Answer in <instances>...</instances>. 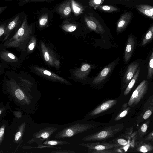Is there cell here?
<instances>
[{
  "label": "cell",
  "mask_w": 153,
  "mask_h": 153,
  "mask_svg": "<svg viewBox=\"0 0 153 153\" xmlns=\"http://www.w3.org/2000/svg\"><path fill=\"white\" fill-rule=\"evenodd\" d=\"M153 38V25L148 30L142 40L141 45L143 46L149 42Z\"/></svg>",
  "instance_id": "19"
},
{
  "label": "cell",
  "mask_w": 153,
  "mask_h": 153,
  "mask_svg": "<svg viewBox=\"0 0 153 153\" xmlns=\"http://www.w3.org/2000/svg\"><path fill=\"white\" fill-rule=\"evenodd\" d=\"M35 45L33 43H31L29 46L28 48L30 50H33L34 48Z\"/></svg>",
  "instance_id": "40"
},
{
  "label": "cell",
  "mask_w": 153,
  "mask_h": 153,
  "mask_svg": "<svg viewBox=\"0 0 153 153\" xmlns=\"http://www.w3.org/2000/svg\"><path fill=\"white\" fill-rule=\"evenodd\" d=\"M97 9L109 13L117 11L119 10L116 7L109 5H101L99 6Z\"/></svg>",
  "instance_id": "21"
},
{
  "label": "cell",
  "mask_w": 153,
  "mask_h": 153,
  "mask_svg": "<svg viewBox=\"0 0 153 153\" xmlns=\"http://www.w3.org/2000/svg\"><path fill=\"white\" fill-rule=\"evenodd\" d=\"M71 9L75 16H79L83 13L85 7L74 0H71Z\"/></svg>",
  "instance_id": "15"
},
{
  "label": "cell",
  "mask_w": 153,
  "mask_h": 153,
  "mask_svg": "<svg viewBox=\"0 0 153 153\" xmlns=\"http://www.w3.org/2000/svg\"><path fill=\"white\" fill-rule=\"evenodd\" d=\"M119 57L105 67L93 80L91 85L93 87H97L103 82L112 72L118 64Z\"/></svg>",
  "instance_id": "4"
},
{
  "label": "cell",
  "mask_w": 153,
  "mask_h": 153,
  "mask_svg": "<svg viewBox=\"0 0 153 153\" xmlns=\"http://www.w3.org/2000/svg\"><path fill=\"white\" fill-rule=\"evenodd\" d=\"M137 6L144 9L148 10L153 13V6L147 4H140Z\"/></svg>",
  "instance_id": "31"
},
{
  "label": "cell",
  "mask_w": 153,
  "mask_h": 153,
  "mask_svg": "<svg viewBox=\"0 0 153 153\" xmlns=\"http://www.w3.org/2000/svg\"><path fill=\"white\" fill-rule=\"evenodd\" d=\"M54 12L53 9L42 8L39 11L36 22L40 28L48 26L52 22Z\"/></svg>",
  "instance_id": "5"
},
{
  "label": "cell",
  "mask_w": 153,
  "mask_h": 153,
  "mask_svg": "<svg viewBox=\"0 0 153 153\" xmlns=\"http://www.w3.org/2000/svg\"><path fill=\"white\" fill-rule=\"evenodd\" d=\"M56 0H30L29 3L50 2Z\"/></svg>",
  "instance_id": "33"
},
{
  "label": "cell",
  "mask_w": 153,
  "mask_h": 153,
  "mask_svg": "<svg viewBox=\"0 0 153 153\" xmlns=\"http://www.w3.org/2000/svg\"><path fill=\"white\" fill-rule=\"evenodd\" d=\"M139 64L137 62H133L131 63L128 67L123 79L124 83L123 88L127 86L130 81L139 67Z\"/></svg>",
  "instance_id": "12"
},
{
  "label": "cell",
  "mask_w": 153,
  "mask_h": 153,
  "mask_svg": "<svg viewBox=\"0 0 153 153\" xmlns=\"http://www.w3.org/2000/svg\"><path fill=\"white\" fill-rule=\"evenodd\" d=\"M52 9L62 18H67L70 16L71 12V0H65L56 4Z\"/></svg>",
  "instance_id": "6"
},
{
  "label": "cell",
  "mask_w": 153,
  "mask_h": 153,
  "mask_svg": "<svg viewBox=\"0 0 153 153\" xmlns=\"http://www.w3.org/2000/svg\"><path fill=\"white\" fill-rule=\"evenodd\" d=\"M116 100H109L101 103L91 111L88 114L90 117L97 116L99 114L109 110L114 106L117 102Z\"/></svg>",
  "instance_id": "10"
},
{
  "label": "cell",
  "mask_w": 153,
  "mask_h": 153,
  "mask_svg": "<svg viewBox=\"0 0 153 153\" xmlns=\"http://www.w3.org/2000/svg\"><path fill=\"white\" fill-rule=\"evenodd\" d=\"M148 109H151L153 111V94L144 105L142 113Z\"/></svg>",
  "instance_id": "22"
},
{
  "label": "cell",
  "mask_w": 153,
  "mask_h": 153,
  "mask_svg": "<svg viewBox=\"0 0 153 153\" xmlns=\"http://www.w3.org/2000/svg\"><path fill=\"white\" fill-rule=\"evenodd\" d=\"M84 20L86 25L90 30L99 34H102L105 32L100 23L92 15L85 16Z\"/></svg>",
  "instance_id": "9"
},
{
  "label": "cell",
  "mask_w": 153,
  "mask_h": 153,
  "mask_svg": "<svg viewBox=\"0 0 153 153\" xmlns=\"http://www.w3.org/2000/svg\"><path fill=\"white\" fill-rule=\"evenodd\" d=\"M137 7V9L144 15L153 19V13L147 10L143 9L140 7Z\"/></svg>",
  "instance_id": "27"
},
{
  "label": "cell",
  "mask_w": 153,
  "mask_h": 153,
  "mask_svg": "<svg viewBox=\"0 0 153 153\" xmlns=\"http://www.w3.org/2000/svg\"><path fill=\"white\" fill-rule=\"evenodd\" d=\"M4 0V1H11L12 0Z\"/></svg>",
  "instance_id": "44"
},
{
  "label": "cell",
  "mask_w": 153,
  "mask_h": 153,
  "mask_svg": "<svg viewBox=\"0 0 153 153\" xmlns=\"http://www.w3.org/2000/svg\"><path fill=\"white\" fill-rule=\"evenodd\" d=\"M49 136V134L47 132H44L42 134L41 137L43 138H47Z\"/></svg>",
  "instance_id": "37"
},
{
  "label": "cell",
  "mask_w": 153,
  "mask_h": 153,
  "mask_svg": "<svg viewBox=\"0 0 153 153\" xmlns=\"http://www.w3.org/2000/svg\"><path fill=\"white\" fill-rule=\"evenodd\" d=\"M30 0H18V4L19 6H22L28 3Z\"/></svg>",
  "instance_id": "34"
},
{
  "label": "cell",
  "mask_w": 153,
  "mask_h": 153,
  "mask_svg": "<svg viewBox=\"0 0 153 153\" xmlns=\"http://www.w3.org/2000/svg\"><path fill=\"white\" fill-rule=\"evenodd\" d=\"M136 149L140 152H149L153 151V145L143 142H138L136 145Z\"/></svg>",
  "instance_id": "14"
},
{
  "label": "cell",
  "mask_w": 153,
  "mask_h": 153,
  "mask_svg": "<svg viewBox=\"0 0 153 153\" xmlns=\"http://www.w3.org/2000/svg\"><path fill=\"white\" fill-rule=\"evenodd\" d=\"M149 123V120L143 123L140 128L138 132V134L140 137H142L146 134Z\"/></svg>",
  "instance_id": "23"
},
{
  "label": "cell",
  "mask_w": 153,
  "mask_h": 153,
  "mask_svg": "<svg viewBox=\"0 0 153 153\" xmlns=\"http://www.w3.org/2000/svg\"><path fill=\"white\" fill-rule=\"evenodd\" d=\"M92 68L93 66L90 64H83L80 67L74 71V79L80 82L85 81Z\"/></svg>",
  "instance_id": "8"
},
{
  "label": "cell",
  "mask_w": 153,
  "mask_h": 153,
  "mask_svg": "<svg viewBox=\"0 0 153 153\" xmlns=\"http://www.w3.org/2000/svg\"><path fill=\"white\" fill-rule=\"evenodd\" d=\"M108 125L105 123L93 121L76 122L66 128L64 131V137H71L77 134Z\"/></svg>",
  "instance_id": "2"
},
{
  "label": "cell",
  "mask_w": 153,
  "mask_h": 153,
  "mask_svg": "<svg viewBox=\"0 0 153 153\" xmlns=\"http://www.w3.org/2000/svg\"><path fill=\"white\" fill-rule=\"evenodd\" d=\"M127 0V1H129V0Z\"/></svg>",
  "instance_id": "46"
},
{
  "label": "cell",
  "mask_w": 153,
  "mask_h": 153,
  "mask_svg": "<svg viewBox=\"0 0 153 153\" xmlns=\"http://www.w3.org/2000/svg\"><path fill=\"white\" fill-rule=\"evenodd\" d=\"M15 94L16 97L19 100H22L24 97L23 92L19 89H17L16 90Z\"/></svg>",
  "instance_id": "29"
},
{
  "label": "cell",
  "mask_w": 153,
  "mask_h": 153,
  "mask_svg": "<svg viewBox=\"0 0 153 153\" xmlns=\"http://www.w3.org/2000/svg\"><path fill=\"white\" fill-rule=\"evenodd\" d=\"M132 15V13L131 11L126 12L122 15L117 23V33H120L125 29L130 22Z\"/></svg>",
  "instance_id": "11"
},
{
  "label": "cell",
  "mask_w": 153,
  "mask_h": 153,
  "mask_svg": "<svg viewBox=\"0 0 153 153\" xmlns=\"http://www.w3.org/2000/svg\"><path fill=\"white\" fill-rule=\"evenodd\" d=\"M62 28L65 31L68 32L75 31L77 29V26L76 24L71 22L67 19H65L61 25Z\"/></svg>",
  "instance_id": "16"
},
{
  "label": "cell",
  "mask_w": 153,
  "mask_h": 153,
  "mask_svg": "<svg viewBox=\"0 0 153 153\" xmlns=\"http://www.w3.org/2000/svg\"><path fill=\"white\" fill-rule=\"evenodd\" d=\"M153 111L151 109H148L143 112L140 116V121H142L148 119L152 115Z\"/></svg>",
  "instance_id": "26"
},
{
  "label": "cell",
  "mask_w": 153,
  "mask_h": 153,
  "mask_svg": "<svg viewBox=\"0 0 153 153\" xmlns=\"http://www.w3.org/2000/svg\"><path fill=\"white\" fill-rule=\"evenodd\" d=\"M127 104L126 103L123 105L120 112L115 118V121H118L120 120L127 114L130 109L129 108L127 107Z\"/></svg>",
  "instance_id": "18"
},
{
  "label": "cell",
  "mask_w": 153,
  "mask_h": 153,
  "mask_svg": "<svg viewBox=\"0 0 153 153\" xmlns=\"http://www.w3.org/2000/svg\"><path fill=\"white\" fill-rule=\"evenodd\" d=\"M9 19L6 20L4 22H2L0 26V36H1L6 31L7 25L9 22Z\"/></svg>",
  "instance_id": "28"
},
{
  "label": "cell",
  "mask_w": 153,
  "mask_h": 153,
  "mask_svg": "<svg viewBox=\"0 0 153 153\" xmlns=\"http://www.w3.org/2000/svg\"><path fill=\"white\" fill-rule=\"evenodd\" d=\"M1 114V110H0V114Z\"/></svg>",
  "instance_id": "45"
},
{
  "label": "cell",
  "mask_w": 153,
  "mask_h": 153,
  "mask_svg": "<svg viewBox=\"0 0 153 153\" xmlns=\"http://www.w3.org/2000/svg\"><path fill=\"white\" fill-rule=\"evenodd\" d=\"M43 73L45 75H48V76H50L51 75V73L48 71V70H44L43 71Z\"/></svg>",
  "instance_id": "42"
},
{
  "label": "cell",
  "mask_w": 153,
  "mask_h": 153,
  "mask_svg": "<svg viewBox=\"0 0 153 153\" xmlns=\"http://www.w3.org/2000/svg\"><path fill=\"white\" fill-rule=\"evenodd\" d=\"M134 45V39L133 36L131 35L128 37L124 51V59L125 63L128 62L130 59Z\"/></svg>",
  "instance_id": "13"
},
{
  "label": "cell",
  "mask_w": 153,
  "mask_h": 153,
  "mask_svg": "<svg viewBox=\"0 0 153 153\" xmlns=\"http://www.w3.org/2000/svg\"><path fill=\"white\" fill-rule=\"evenodd\" d=\"M124 127L123 124L111 125L81 139L84 141L88 142L103 141L114 137L123 129Z\"/></svg>",
  "instance_id": "1"
},
{
  "label": "cell",
  "mask_w": 153,
  "mask_h": 153,
  "mask_svg": "<svg viewBox=\"0 0 153 153\" xmlns=\"http://www.w3.org/2000/svg\"><path fill=\"white\" fill-rule=\"evenodd\" d=\"M8 7L7 6L0 7V14H1Z\"/></svg>",
  "instance_id": "38"
},
{
  "label": "cell",
  "mask_w": 153,
  "mask_h": 153,
  "mask_svg": "<svg viewBox=\"0 0 153 153\" xmlns=\"http://www.w3.org/2000/svg\"><path fill=\"white\" fill-rule=\"evenodd\" d=\"M44 57L45 60L46 61H48L50 59V56L48 53L47 52H45L44 55Z\"/></svg>",
  "instance_id": "35"
},
{
  "label": "cell",
  "mask_w": 153,
  "mask_h": 153,
  "mask_svg": "<svg viewBox=\"0 0 153 153\" xmlns=\"http://www.w3.org/2000/svg\"><path fill=\"white\" fill-rule=\"evenodd\" d=\"M57 142L55 141H50L48 142V144L52 145H56L57 144Z\"/></svg>",
  "instance_id": "39"
},
{
  "label": "cell",
  "mask_w": 153,
  "mask_h": 153,
  "mask_svg": "<svg viewBox=\"0 0 153 153\" xmlns=\"http://www.w3.org/2000/svg\"><path fill=\"white\" fill-rule=\"evenodd\" d=\"M110 143L112 144H116L120 146H126L128 142L125 139L123 138H117L113 139L112 140L110 141Z\"/></svg>",
  "instance_id": "24"
},
{
  "label": "cell",
  "mask_w": 153,
  "mask_h": 153,
  "mask_svg": "<svg viewBox=\"0 0 153 153\" xmlns=\"http://www.w3.org/2000/svg\"><path fill=\"white\" fill-rule=\"evenodd\" d=\"M147 81L143 80L133 92L128 102L129 106H134L137 104L143 97L148 87Z\"/></svg>",
  "instance_id": "3"
},
{
  "label": "cell",
  "mask_w": 153,
  "mask_h": 153,
  "mask_svg": "<svg viewBox=\"0 0 153 153\" xmlns=\"http://www.w3.org/2000/svg\"><path fill=\"white\" fill-rule=\"evenodd\" d=\"M4 132V129L3 128H1L0 129V138L1 139V137L3 135Z\"/></svg>",
  "instance_id": "41"
},
{
  "label": "cell",
  "mask_w": 153,
  "mask_h": 153,
  "mask_svg": "<svg viewBox=\"0 0 153 153\" xmlns=\"http://www.w3.org/2000/svg\"><path fill=\"white\" fill-rule=\"evenodd\" d=\"M140 68V67H139L134 75L128 84L126 89L125 90L124 92V95L125 96L127 95L129 93L134 85L139 76Z\"/></svg>",
  "instance_id": "17"
},
{
  "label": "cell",
  "mask_w": 153,
  "mask_h": 153,
  "mask_svg": "<svg viewBox=\"0 0 153 153\" xmlns=\"http://www.w3.org/2000/svg\"><path fill=\"white\" fill-rule=\"evenodd\" d=\"M104 1V0H89V4L90 6L96 10Z\"/></svg>",
  "instance_id": "25"
},
{
  "label": "cell",
  "mask_w": 153,
  "mask_h": 153,
  "mask_svg": "<svg viewBox=\"0 0 153 153\" xmlns=\"http://www.w3.org/2000/svg\"><path fill=\"white\" fill-rule=\"evenodd\" d=\"M115 150H111L109 149H106L100 151H94L91 153H117V152Z\"/></svg>",
  "instance_id": "30"
},
{
  "label": "cell",
  "mask_w": 153,
  "mask_h": 153,
  "mask_svg": "<svg viewBox=\"0 0 153 153\" xmlns=\"http://www.w3.org/2000/svg\"><path fill=\"white\" fill-rule=\"evenodd\" d=\"M8 56L9 57L12 59H14L15 58V56L11 53H8Z\"/></svg>",
  "instance_id": "43"
},
{
  "label": "cell",
  "mask_w": 153,
  "mask_h": 153,
  "mask_svg": "<svg viewBox=\"0 0 153 153\" xmlns=\"http://www.w3.org/2000/svg\"><path fill=\"white\" fill-rule=\"evenodd\" d=\"M79 145L88 148V152L90 153L94 151L109 149L120 146L117 144L111 143L109 142L100 143L99 142L93 143H80Z\"/></svg>",
  "instance_id": "7"
},
{
  "label": "cell",
  "mask_w": 153,
  "mask_h": 153,
  "mask_svg": "<svg viewBox=\"0 0 153 153\" xmlns=\"http://www.w3.org/2000/svg\"><path fill=\"white\" fill-rule=\"evenodd\" d=\"M144 140L146 141H153V131L150 133L145 137Z\"/></svg>",
  "instance_id": "32"
},
{
  "label": "cell",
  "mask_w": 153,
  "mask_h": 153,
  "mask_svg": "<svg viewBox=\"0 0 153 153\" xmlns=\"http://www.w3.org/2000/svg\"><path fill=\"white\" fill-rule=\"evenodd\" d=\"M153 75V51L149 58V62L148 66L147 78L150 79Z\"/></svg>",
  "instance_id": "20"
},
{
  "label": "cell",
  "mask_w": 153,
  "mask_h": 153,
  "mask_svg": "<svg viewBox=\"0 0 153 153\" xmlns=\"http://www.w3.org/2000/svg\"><path fill=\"white\" fill-rule=\"evenodd\" d=\"M21 136V133L20 131L17 132L15 135V140L16 141H17L19 139Z\"/></svg>",
  "instance_id": "36"
}]
</instances>
